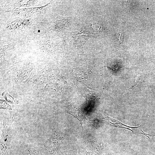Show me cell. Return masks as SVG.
Here are the masks:
<instances>
[{
	"label": "cell",
	"mask_w": 155,
	"mask_h": 155,
	"mask_svg": "<svg viewBox=\"0 0 155 155\" xmlns=\"http://www.w3.org/2000/svg\"><path fill=\"white\" fill-rule=\"evenodd\" d=\"M65 111L74 116L79 121L82 126V129L83 128L82 123L83 120L85 119L88 121L82 112L78 109L76 110L75 109L73 108L70 109L69 108L67 110L66 109Z\"/></svg>",
	"instance_id": "5b68a950"
},
{
	"label": "cell",
	"mask_w": 155,
	"mask_h": 155,
	"mask_svg": "<svg viewBox=\"0 0 155 155\" xmlns=\"http://www.w3.org/2000/svg\"><path fill=\"white\" fill-rule=\"evenodd\" d=\"M0 109L10 110L12 109L11 106L6 101L2 99L0 100Z\"/></svg>",
	"instance_id": "ba28073f"
},
{
	"label": "cell",
	"mask_w": 155,
	"mask_h": 155,
	"mask_svg": "<svg viewBox=\"0 0 155 155\" xmlns=\"http://www.w3.org/2000/svg\"><path fill=\"white\" fill-rule=\"evenodd\" d=\"M119 42L120 43H122L123 41V36L122 34L121 33L120 34L119 37Z\"/></svg>",
	"instance_id": "30bf717a"
},
{
	"label": "cell",
	"mask_w": 155,
	"mask_h": 155,
	"mask_svg": "<svg viewBox=\"0 0 155 155\" xmlns=\"http://www.w3.org/2000/svg\"><path fill=\"white\" fill-rule=\"evenodd\" d=\"M37 0L19 1L16 3L17 8H26L34 5L38 1Z\"/></svg>",
	"instance_id": "52a82bcc"
},
{
	"label": "cell",
	"mask_w": 155,
	"mask_h": 155,
	"mask_svg": "<svg viewBox=\"0 0 155 155\" xmlns=\"http://www.w3.org/2000/svg\"><path fill=\"white\" fill-rule=\"evenodd\" d=\"M32 21L31 18H20L12 21L7 26L10 30H21L30 25Z\"/></svg>",
	"instance_id": "277c9868"
},
{
	"label": "cell",
	"mask_w": 155,
	"mask_h": 155,
	"mask_svg": "<svg viewBox=\"0 0 155 155\" xmlns=\"http://www.w3.org/2000/svg\"><path fill=\"white\" fill-rule=\"evenodd\" d=\"M5 99L9 102L14 103H17L16 101L13 98L8 94H7L5 95Z\"/></svg>",
	"instance_id": "9c48e42d"
},
{
	"label": "cell",
	"mask_w": 155,
	"mask_h": 155,
	"mask_svg": "<svg viewBox=\"0 0 155 155\" xmlns=\"http://www.w3.org/2000/svg\"><path fill=\"white\" fill-rule=\"evenodd\" d=\"M68 20L66 18L59 16L55 23L54 28L58 30L65 29L67 27Z\"/></svg>",
	"instance_id": "8992f818"
},
{
	"label": "cell",
	"mask_w": 155,
	"mask_h": 155,
	"mask_svg": "<svg viewBox=\"0 0 155 155\" xmlns=\"http://www.w3.org/2000/svg\"><path fill=\"white\" fill-rule=\"evenodd\" d=\"M14 121L13 117L6 115L2 119V126L0 144L2 155H7L11 146L13 136L12 127Z\"/></svg>",
	"instance_id": "6da1fadb"
},
{
	"label": "cell",
	"mask_w": 155,
	"mask_h": 155,
	"mask_svg": "<svg viewBox=\"0 0 155 155\" xmlns=\"http://www.w3.org/2000/svg\"><path fill=\"white\" fill-rule=\"evenodd\" d=\"M49 4V3H48L43 6L39 7H32L26 8H16L7 12L12 13L15 15L22 18H30L34 13L42 12Z\"/></svg>",
	"instance_id": "7a4b0ae2"
},
{
	"label": "cell",
	"mask_w": 155,
	"mask_h": 155,
	"mask_svg": "<svg viewBox=\"0 0 155 155\" xmlns=\"http://www.w3.org/2000/svg\"><path fill=\"white\" fill-rule=\"evenodd\" d=\"M62 138L59 134L53 129L52 133L50 137L45 142V146L49 154H52L59 146Z\"/></svg>",
	"instance_id": "3957f363"
}]
</instances>
